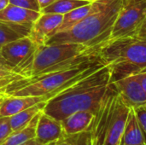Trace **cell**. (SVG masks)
<instances>
[{"label": "cell", "instance_id": "cell-1", "mask_svg": "<svg viewBox=\"0 0 146 145\" xmlns=\"http://www.w3.org/2000/svg\"><path fill=\"white\" fill-rule=\"evenodd\" d=\"M111 83L110 68L104 64L46 101L43 112L58 121L78 111H90L95 115Z\"/></svg>", "mask_w": 146, "mask_h": 145}, {"label": "cell", "instance_id": "cell-2", "mask_svg": "<svg viewBox=\"0 0 146 145\" xmlns=\"http://www.w3.org/2000/svg\"><path fill=\"white\" fill-rule=\"evenodd\" d=\"M126 0H94L92 11L73 27L51 36L45 44L65 43L82 44L88 47L99 46L110 33Z\"/></svg>", "mask_w": 146, "mask_h": 145}, {"label": "cell", "instance_id": "cell-3", "mask_svg": "<svg viewBox=\"0 0 146 145\" xmlns=\"http://www.w3.org/2000/svg\"><path fill=\"white\" fill-rule=\"evenodd\" d=\"M104 64L98 54L86 62L65 69L16 80L11 83L2 95L17 97L47 96L49 100L67 85L95 71Z\"/></svg>", "mask_w": 146, "mask_h": 145}, {"label": "cell", "instance_id": "cell-4", "mask_svg": "<svg viewBox=\"0 0 146 145\" xmlns=\"http://www.w3.org/2000/svg\"><path fill=\"white\" fill-rule=\"evenodd\" d=\"M110 67L111 81L146 72V37L134 33L104 42L98 50Z\"/></svg>", "mask_w": 146, "mask_h": 145}, {"label": "cell", "instance_id": "cell-5", "mask_svg": "<svg viewBox=\"0 0 146 145\" xmlns=\"http://www.w3.org/2000/svg\"><path fill=\"white\" fill-rule=\"evenodd\" d=\"M130 109L111 83L90 127L92 145H121Z\"/></svg>", "mask_w": 146, "mask_h": 145}, {"label": "cell", "instance_id": "cell-6", "mask_svg": "<svg viewBox=\"0 0 146 145\" xmlns=\"http://www.w3.org/2000/svg\"><path fill=\"white\" fill-rule=\"evenodd\" d=\"M99 46L88 47L82 44L65 43L38 46L30 69V76H37L70 68L98 54Z\"/></svg>", "mask_w": 146, "mask_h": 145}, {"label": "cell", "instance_id": "cell-7", "mask_svg": "<svg viewBox=\"0 0 146 145\" xmlns=\"http://www.w3.org/2000/svg\"><path fill=\"white\" fill-rule=\"evenodd\" d=\"M146 17V0H126L106 41L138 33Z\"/></svg>", "mask_w": 146, "mask_h": 145}, {"label": "cell", "instance_id": "cell-8", "mask_svg": "<svg viewBox=\"0 0 146 145\" xmlns=\"http://www.w3.org/2000/svg\"><path fill=\"white\" fill-rule=\"evenodd\" d=\"M38 47L29 37H24L3 45L0 49V56L14 67L19 74L28 78Z\"/></svg>", "mask_w": 146, "mask_h": 145}, {"label": "cell", "instance_id": "cell-9", "mask_svg": "<svg viewBox=\"0 0 146 145\" xmlns=\"http://www.w3.org/2000/svg\"><path fill=\"white\" fill-rule=\"evenodd\" d=\"M112 84L129 108L135 109L146 105V94L136 74L120 79Z\"/></svg>", "mask_w": 146, "mask_h": 145}, {"label": "cell", "instance_id": "cell-10", "mask_svg": "<svg viewBox=\"0 0 146 145\" xmlns=\"http://www.w3.org/2000/svg\"><path fill=\"white\" fill-rule=\"evenodd\" d=\"M66 137L61 121L42 112L37 121L34 139L42 145H54Z\"/></svg>", "mask_w": 146, "mask_h": 145}, {"label": "cell", "instance_id": "cell-11", "mask_svg": "<svg viewBox=\"0 0 146 145\" xmlns=\"http://www.w3.org/2000/svg\"><path fill=\"white\" fill-rule=\"evenodd\" d=\"M62 18L63 15L40 13L38 18L33 23L29 38L38 46L45 44L46 41L56 32Z\"/></svg>", "mask_w": 146, "mask_h": 145}, {"label": "cell", "instance_id": "cell-12", "mask_svg": "<svg viewBox=\"0 0 146 145\" xmlns=\"http://www.w3.org/2000/svg\"><path fill=\"white\" fill-rule=\"evenodd\" d=\"M47 96H8L0 95V117H10L39 103L46 102Z\"/></svg>", "mask_w": 146, "mask_h": 145}, {"label": "cell", "instance_id": "cell-13", "mask_svg": "<svg viewBox=\"0 0 146 145\" xmlns=\"http://www.w3.org/2000/svg\"><path fill=\"white\" fill-rule=\"evenodd\" d=\"M95 115L90 111H78L62 120V126L66 136L79 134L90 130Z\"/></svg>", "mask_w": 146, "mask_h": 145}, {"label": "cell", "instance_id": "cell-14", "mask_svg": "<svg viewBox=\"0 0 146 145\" xmlns=\"http://www.w3.org/2000/svg\"><path fill=\"white\" fill-rule=\"evenodd\" d=\"M33 23H13L0 21V49L11 41L29 37Z\"/></svg>", "mask_w": 146, "mask_h": 145}, {"label": "cell", "instance_id": "cell-15", "mask_svg": "<svg viewBox=\"0 0 146 145\" xmlns=\"http://www.w3.org/2000/svg\"><path fill=\"white\" fill-rule=\"evenodd\" d=\"M40 15V12L9 4L0 11V21L13 23H33Z\"/></svg>", "mask_w": 146, "mask_h": 145}, {"label": "cell", "instance_id": "cell-16", "mask_svg": "<svg viewBox=\"0 0 146 145\" xmlns=\"http://www.w3.org/2000/svg\"><path fill=\"white\" fill-rule=\"evenodd\" d=\"M146 144L145 137L139 126L135 111L131 108L125 126L121 144Z\"/></svg>", "mask_w": 146, "mask_h": 145}, {"label": "cell", "instance_id": "cell-17", "mask_svg": "<svg viewBox=\"0 0 146 145\" xmlns=\"http://www.w3.org/2000/svg\"><path fill=\"white\" fill-rule=\"evenodd\" d=\"M45 103L46 102L39 103L9 117V122L12 132L26 127L37 115L44 110Z\"/></svg>", "mask_w": 146, "mask_h": 145}, {"label": "cell", "instance_id": "cell-18", "mask_svg": "<svg viewBox=\"0 0 146 145\" xmlns=\"http://www.w3.org/2000/svg\"><path fill=\"white\" fill-rule=\"evenodd\" d=\"M41 113L37 115L34 117V119L26 127L21 130L11 132L3 139V141L0 144V145H21L31 139H33L35 137V129H36L37 121Z\"/></svg>", "mask_w": 146, "mask_h": 145}, {"label": "cell", "instance_id": "cell-19", "mask_svg": "<svg viewBox=\"0 0 146 145\" xmlns=\"http://www.w3.org/2000/svg\"><path fill=\"white\" fill-rule=\"evenodd\" d=\"M92 2L86 5H84V6L79 7L75 9H73L72 11L63 15L62 21L54 34L62 32V31H66V30L73 27L74 25L79 23L80 21H82L92 11Z\"/></svg>", "mask_w": 146, "mask_h": 145}, {"label": "cell", "instance_id": "cell-20", "mask_svg": "<svg viewBox=\"0 0 146 145\" xmlns=\"http://www.w3.org/2000/svg\"><path fill=\"white\" fill-rule=\"evenodd\" d=\"M92 2L86 0H56L50 5L42 9L40 13L65 15L73 9L86 5Z\"/></svg>", "mask_w": 146, "mask_h": 145}, {"label": "cell", "instance_id": "cell-21", "mask_svg": "<svg viewBox=\"0 0 146 145\" xmlns=\"http://www.w3.org/2000/svg\"><path fill=\"white\" fill-rule=\"evenodd\" d=\"M54 145H92L90 130L79 134L66 136Z\"/></svg>", "mask_w": 146, "mask_h": 145}, {"label": "cell", "instance_id": "cell-22", "mask_svg": "<svg viewBox=\"0 0 146 145\" xmlns=\"http://www.w3.org/2000/svg\"><path fill=\"white\" fill-rule=\"evenodd\" d=\"M133 109L135 111L139 126L141 128L146 143V106H141L139 108H135Z\"/></svg>", "mask_w": 146, "mask_h": 145}, {"label": "cell", "instance_id": "cell-23", "mask_svg": "<svg viewBox=\"0 0 146 145\" xmlns=\"http://www.w3.org/2000/svg\"><path fill=\"white\" fill-rule=\"evenodd\" d=\"M9 3L15 6L40 12V8L37 0H9Z\"/></svg>", "mask_w": 146, "mask_h": 145}, {"label": "cell", "instance_id": "cell-24", "mask_svg": "<svg viewBox=\"0 0 146 145\" xmlns=\"http://www.w3.org/2000/svg\"><path fill=\"white\" fill-rule=\"evenodd\" d=\"M25 77L21 75V74H15V75H10V76H3L0 77V95L3 93L5 89L13 82L24 79Z\"/></svg>", "mask_w": 146, "mask_h": 145}, {"label": "cell", "instance_id": "cell-25", "mask_svg": "<svg viewBox=\"0 0 146 145\" xmlns=\"http://www.w3.org/2000/svg\"><path fill=\"white\" fill-rule=\"evenodd\" d=\"M11 132L9 117H0V144Z\"/></svg>", "mask_w": 146, "mask_h": 145}, {"label": "cell", "instance_id": "cell-26", "mask_svg": "<svg viewBox=\"0 0 146 145\" xmlns=\"http://www.w3.org/2000/svg\"><path fill=\"white\" fill-rule=\"evenodd\" d=\"M0 70H4V71H8V72H11V73H18L16 69L12 67L4 58H3L0 56ZM23 76V75H22Z\"/></svg>", "mask_w": 146, "mask_h": 145}, {"label": "cell", "instance_id": "cell-27", "mask_svg": "<svg viewBox=\"0 0 146 145\" xmlns=\"http://www.w3.org/2000/svg\"><path fill=\"white\" fill-rule=\"evenodd\" d=\"M136 75H137V78L139 80V82H140V84H141V85H142V87H143L146 94V72L136 74Z\"/></svg>", "mask_w": 146, "mask_h": 145}, {"label": "cell", "instance_id": "cell-28", "mask_svg": "<svg viewBox=\"0 0 146 145\" xmlns=\"http://www.w3.org/2000/svg\"><path fill=\"white\" fill-rule=\"evenodd\" d=\"M56 0H37L38 5H39V8H40V10L49 5H50L52 3H54Z\"/></svg>", "mask_w": 146, "mask_h": 145}, {"label": "cell", "instance_id": "cell-29", "mask_svg": "<svg viewBox=\"0 0 146 145\" xmlns=\"http://www.w3.org/2000/svg\"><path fill=\"white\" fill-rule=\"evenodd\" d=\"M9 4V0H0V11Z\"/></svg>", "mask_w": 146, "mask_h": 145}, {"label": "cell", "instance_id": "cell-30", "mask_svg": "<svg viewBox=\"0 0 146 145\" xmlns=\"http://www.w3.org/2000/svg\"><path fill=\"white\" fill-rule=\"evenodd\" d=\"M15 74H19V73H11V72H8V71H4V70H0V77H3V76H10V75H15Z\"/></svg>", "mask_w": 146, "mask_h": 145}, {"label": "cell", "instance_id": "cell-31", "mask_svg": "<svg viewBox=\"0 0 146 145\" xmlns=\"http://www.w3.org/2000/svg\"><path fill=\"white\" fill-rule=\"evenodd\" d=\"M21 145H42L40 144L39 143H38L34 138L33 139H31V140H29V141H27V142H26V143H24V144H22Z\"/></svg>", "mask_w": 146, "mask_h": 145}, {"label": "cell", "instance_id": "cell-32", "mask_svg": "<svg viewBox=\"0 0 146 145\" xmlns=\"http://www.w3.org/2000/svg\"><path fill=\"white\" fill-rule=\"evenodd\" d=\"M146 29V17L145 19V21H144V22H143V24H142V26H141V27H140V29H139V32H141V31H144V30H145ZM138 32V33H139Z\"/></svg>", "mask_w": 146, "mask_h": 145}, {"label": "cell", "instance_id": "cell-33", "mask_svg": "<svg viewBox=\"0 0 146 145\" xmlns=\"http://www.w3.org/2000/svg\"><path fill=\"white\" fill-rule=\"evenodd\" d=\"M139 34H141V35H143V36H145L146 37V29L145 30H144V31H141V32H139Z\"/></svg>", "mask_w": 146, "mask_h": 145}, {"label": "cell", "instance_id": "cell-34", "mask_svg": "<svg viewBox=\"0 0 146 145\" xmlns=\"http://www.w3.org/2000/svg\"><path fill=\"white\" fill-rule=\"evenodd\" d=\"M121 145H146V144H121Z\"/></svg>", "mask_w": 146, "mask_h": 145}, {"label": "cell", "instance_id": "cell-35", "mask_svg": "<svg viewBox=\"0 0 146 145\" xmlns=\"http://www.w3.org/2000/svg\"><path fill=\"white\" fill-rule=\"evenodd\" d=\"M86 1H91V2H92V1H94V0H86Z\"/></svg>", "mask_w": 146, "mask_h": 145}, {"label": "cell", "instance_id": "cell-36", "mask_svg": "<svg viewBox=\"0 0 146 145\" xmlns=\"http://www.w3.org/2000/svg\"><path fill=\"white\" fill-rule=\"evenodd\" d=\"M145 106H146V105H145Z\"/></svg>", "mask_w": 146, "mask_h": 145}]
</instances>
